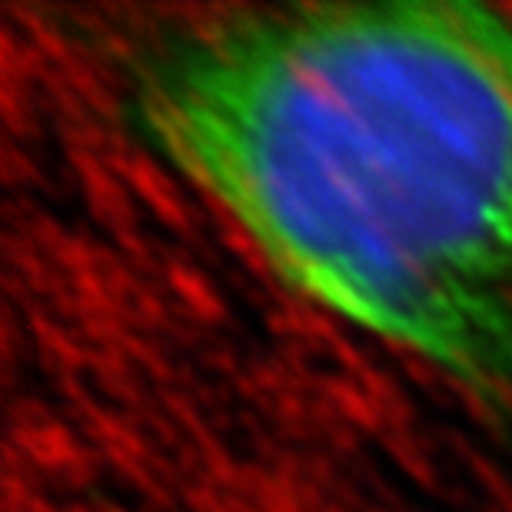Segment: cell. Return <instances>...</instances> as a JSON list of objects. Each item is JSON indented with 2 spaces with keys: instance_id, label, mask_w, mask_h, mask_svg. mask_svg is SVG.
I'll list each match as a JSON object with an SVG mask.
<instances>
[{
  "instance_id": "cell-1",
  "label": "cell",
  "mask_w": 512,
  "mask_h": 512,
  "mask_svg": "<svg viewBox=\"0 0 512 512\" xmlns=\"http://www.w3.org/2000/svg\"><path fill=\"white\" fill-rule=\"evenodd\" d=\"M133 107L303 296L512 393V14L237 10L147 50Z\"/></svg>"
}]
</instances>
